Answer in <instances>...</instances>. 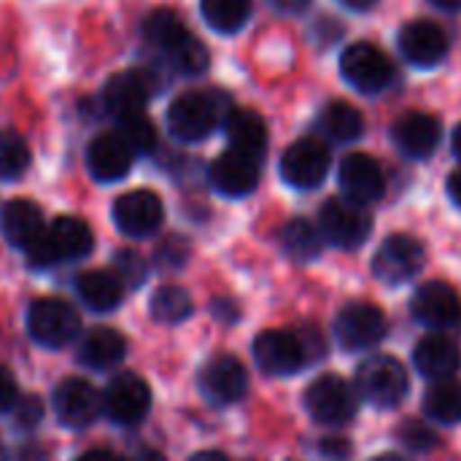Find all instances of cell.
Wrapping results in <instances>:
<instances>
[{
  "instance_id": "cell-47",
  "label": "cell",
  "mask_w": 461,
  "mask_h": 461,
  "mask_svg": "<svg viewBox=\"0 0 461 461\" xmlns=\"http://www.w3.org/2000/svg\"><path fill=\"white\" fill-rule=\"evenodd\" d=\"M343 5H348V8H354V11H367V8H373L378 0H340Z\"/></svg>"
},
{
  "instance_id": "cell-8",
  "label": "cell",
  "mask_w": 461,
  "mask_h": 461,
  "mask_svg": "<svg viewBox=\"0 0 461 461\" xmlns=\"http://www.w3.org/2000/svg\"><path fill=\"white\" fill-rule=\"evenodd\" d=\"M424 262H427V254L416 238L389 235L373 257V273L378 281L389 286H400V284L413 281L421 273Z\"/></svg>"
},
{
  "instance_id": "cell-14",
  "label": "cell",
  "mask_w": 461,
  "mask_h": 461,
  "mask_svg": "<svg viewBox=\"0 0 461 461\" xmlns=\"http://www.w3.org/2000/svg\"><path fill=\"white\" fill-rule=\"evenodd\" d=\"M54 413L59 424L70 429H84L103 413V394L84 378H68L54 389Z\"/></svg>"
},
{
  "instance_id": "cell-25",
  "label": "cell",
  "mask_w": 461,
  "mask_h": 461,
  "mask_svg": "<svg viewBox=\"0 0 461 461\" xmlns=\"http://www.w3.org/2000/svg\"><path fill=\"white\" fill-rule=\"evenodd\" d=\"M224 132L235 151L249 154L254 159H259L267 149V124L257 111L232 108L224 119Z\"/></svg>"
},
{
  "instance_id": "cell-2",
  "label": "cell",
  "mask_w": 461,
  "mask_h": 461,
  "mask_svg": "<svg viewBox=\"0 0 461 461\" xmlns=\"http://www.w3.org/2000/svg\"><path fill=\"white\" fill-rule=\"evenodd\" d=\"M230 108L224 105V95L219 92H184L167 108V127L184 143H197L208 138L221 119H227Z\"/></svg>"
},
{
  "instance_id": "cell-24",
  "label": "cell",
  "mask_w": 461,
  "mask_h": 461,
  "mask_svg": "<svg viewBox=\"0 0 461 461\" xmlns=\"http://www.w3.org/2000/svg\"><path fill=\"white\" fill-rule=\"evenodd\" d=\"M0 230L11 246L27 251L41 238L46 224L41 208L32 200H11L0 213Z\"/></svg>"
},
{
  "instance_id": "cell-38",
  "label": "cell",
  "mask_w": 461,
  "mask_h": 461,
  "mask_svg": "<svg viewBox=\"0 0 461 461\" xmlns=\"http://www.w3.org/2000/svg\"><path fill=\"white\" fill-rule=\"evenodd\" d=\"M116 276L124 286H138L146 278V262L135 251H124L116 257Z\"/></svg>"
},
{
  "instance_id": "cell-44",
  "label": "cell",
  "mask_w": 461,
  "mask_h": 461,
  "mask_svg": "<svg viewBox=\"0 0 461 461\" xmlns=\"http://www.w3.org/2000/svg\"><path fill=\"white\" fill-rule=\"evenodd\" d=\"M448 194H451L454 205H459L461 208V167L448 176Z\"/></svg>"
},
{
  "instance_id": "cell-39",
  "label": "cell",
  "mask_w": 461,
  "mask_h": 461,
  "mask_svg": "<svg viewBox=\"0 0 461 461\" xmlns=\"http://www.w3.org/2000/svg\"><path fill=\"white\" fill-rule=\"evenodd\" d=\"M43 421V405L38 397H22L14 405V424L19 429H35Z\"/></svg>"
},
{
  "instance_id": "cell-23",
  "label": "cell",
  "mask_w": 461,
  "mask_h": 461,
  "mask_svg": "<svg viewBox=\"0 0 461 461\" xmlns=\"http://www.w3.org/2000/svg\"><path fill=\"white\" fill-rule=\"evenodd\" d=\"M413 365L421 375H427L432 381H446L461 367L459 343L443 332L427 335L413 348Z\"/></svg>"
},
{
  "instance_id": "cell-34",
  "label": "cell",
  "mask_w": 461,
  "mask_h": 461,
  "mask_svg": "<svg viewBox=\"0 0 461 461\" xmlns=\"http://www.w3.org/2000/svg\"><path fill=\"white\" fill-rule=\"evenodd\" d=\"M30 167L27 140L14 130H0V178L14 181Z\"/></svg>"
},
{
  "instance_id": "cell-9",
  "label": "cell",
  "mask_w": 461,
  "mask_h": 461,
  "mask_svg": "<svg viewBox=\"0 0 461 461\" xmlns=\"http://www.w3.org/2000/svg\"><path fill=\"white\" fill-rule=\"evenodd\" d=\"M340 73L343 78L359 89V92H381L389 86L392 76H394V68H392V59L373 43L367 41H359L354 46H348L340 57Z\"/></svg>"
},
{
  "instance_id": "cell-16",
  "label": "cell",
  "mask_w": 461,
  "mask_h": 461,
  "mask_svg": "<svg viewBox=\"0 0 461 461\" xmlns=\"http://www.w3.org/2000/svg\"><path fill=\"white\" fill-rule=\"evenodd\" d=\"M200 389L213 405H232L249 392V373L240 359L230 354L213 357L200 373Z\"/></svg>"
},
{
  "instance_id": "cell-21",
  "label": "cell",
  "mask_w": 461,
  "mask_h": 461,
  "mask_svg": "<svg viewBox=\"0 0 461 461\" xmlns=\"http://www.w3.org/2000/svg\"><path fill=\"white\" fill-rule=\"evenodd\" d=\"M400 49L408 62L419 68H435L448 54V38L440 30V24L416 19L400 30Z\"/></svg>"
},
{
  "instance_id": "cell-22",
  "label": "cell",
  "mask_w": 461,
  "mask_h": 461,
  "mask_svg": "<svg viewBox=\"0 0 461 461\" xmlns=\"http://www.w3.org/2000/svg\"><path fill=\"white\" fill-rule=\"evenodd\" d=\"M149 76L138 73V70H124L108 78V84L103 86V105L105 111L122 122L127 116L143 113V105L149 100Z\"/></svg>"
},
{
  "instance_id": "cell-32",
  "label": "cell",
  "mask_w": 461,
  "mask_h": 461,
  "mask_svg": "<svg viewBox=\"0 0 461 461\" xmlns=\"http://www.w3.org/2000/svg\"><path fill=\"white\" fill-rule=\"evenodd\" d=\"M149 311L162 324H181L192 316L194 303L189 292L181 286H159L149 300Z\"/></svg>"
},
{
  "instance_id": "cell-40",
  "label": "cell",
  "mask_w": 461,
  "mask_h": 461,
  "mask_svg": "<svg viewBox=\"0 0 461 461\" xmlns=\"http://www.w3.org/2000/svg\"><path fill=\"white\" fill-rule=\"evenodd\" d=\"M16 402H19V386L11 375V370L0 365V413L11 411Z\"/></svg>"
},
{
  "instance_id": "cell-1",
  "label": "cell",
  "mask_w": 461,
  "mask_h": 461,
  "mask_svg": "<svg viewBox=\"0 0 461 461\" xmlns=\"http://www.w3.org/2000/svg\"><path fill=\"white\" fill-rule=\"evenodd\" d=\"M92 246H95V235L86 221H81L76 216H59L27 249V262L32 267L76 262V259L86 257L92 251Z\"/></svg>"
},
{
  "instance_id": "cell-45",
  "label": "cell",
  "mask_w": 461,
  "mask_h": 461,
  "mask_svg": "<svg viewBox=\"0 0 461 461\" xmlns=\"http://www.w3.org/2000/svg\"><path fill=\"white\" fill-rule=\"evenodd\" d=\"M132 461H167V459H165V454H159V451H154V448H143V451H138V454H135V459Z\"/></svg>"
},
{
  "instance_id": "cell-26",
  "label": "cell",
  "mask_w": 461,
  "mask_h": 461,
  "mask_svg": "<svg viewBox=\"0 0 461 461\" xmlns=\"http://www.w3.org/2000/svg\"><path fill=\"white\" fill-rule=\"evenodd\" d=\"M76 292L81 303L95 313H111L119 308L124 297V284L116 273L108 270H89L76 278Z\"/></svg>"
},
{
  "instance_id": "cell-50",
  "label": "cell",
  "mask_w": 461,
  "mask_h": 461,
  "mask_svg": "<svg viewBox=\"0 0 461 461\" xmlns=\"http://www.w3.org/2000/svg\"><path fill=\"white\" fill-rule=\"evenodd\" d=\"M373 461H408V459H402V456H397V454H384V456H378V459H373Z\"/></svg>"
},
{
  "instance_id": "cell-42",
  "label": "cell",
  "mask_w": 461,
  "mask_h": 461,
  "mask_svg": "<svg viewBox=\"0 0 461 461\" xmlns=\"http://www.w3.org/2000/svg\"><path fill=\"white\" fill-rule=\"evenodd\" d=\"M46 451L38 446V443H27L22 451H19V461H46Z\"/></svg>"
},
{
  "instance_id": "cell-13",
  "label": "cell",
  "mask_w": 461,
  "mask_h": 461,
  "mask_svg": "<svg viewBox=\"0 0 461 461\" xmlns=\"http://www.w3.org/2000/svg\"><path fill=\"white\" fill-rule=\"evenodd\" d=\"M165 205L151 189H132L113 203V221L127 238H149L159 230Z\"/></svg>"
},
{
  "instance_id": "cell-12",
  "label": "cell",
  "mask_w": 461,
  "mask_h": 461,
  "mask_svg": "<svg viewBox=\"0 0 461 461\" xmlns=\"http://www.w3.org/2000/svg\"><path fill=\"white\" fill-rule=\"evenodd\" d=\"M330 151L316 138H303L292 143L281 157V176L294 189H316L330 173Z\"/></svg>"
},
{
  "instance_id": "cell-33",
  "label": "cell",
  "mask_w": 461,
  "mask_h": 461,
  "mask_svg": "<svg viewBox=\"0 0 461 461\" xmlns=\"http://www.w3.org/2000/svg\"><path fill=\"white\" fill-rule=\"evenodd\" d=\"M167 62L184 73V76H200L208 68V49L203 46V41H197L192 32H186L184 38H178L167 51H165Z\"/></svg>"
},
{
  "instance_id": "cell-18",
  "label": "cell",
  "mask_w": 461,
  "mask_h": 461,
  "mask_svg": "<svg viewBox=\"0 0 461 461\" xmlns=\"http://www.w3.org/2000/svg\"><path fill=\"white\" fill-rule=\"evenodd\" d=\"M211 184L224 197H246L259 184V159L240 154L235 149L224 151L211 165Z\"/></svg>"
},
{
  "instance_id": "cell-17",
  "label": "cell",
  "mask_w": 461,
  "mask_h": 461,
  "mask_svg": "<svg viewBox=\"0 0 461 461\" xmlns=\"http://www.w3.org/2000/svg\"><path fill=\"white\" fill-rule=\"evenodd\" d=\"M338 178H340L346 197L359 205H370L381 200L386 192V176L370 154H348L340 162Z\"/></svg>"
},
{
  "instance_id": "cell-5",
  "label": "cell",
  "mask_w": 461,
  "mask_h": 461,
  "mask_svg": "<svg viewBox=\"0 0 461 461\" xmlns=\"http://www.w3.org/2000/svg\"><path fill=\"white\" fill-rule=\"evenodd\" d=\"M27 330L30 338L43 348H62L73 343L81 332V319L65 300L41 297L27 311Z\"/></svg>"
},
{
  "instance_id": "cell-27",
  "label": "cell",
  "mask_w": 461,
  "mask_h": 461,
  "mask_svg": "<svg viewBox=\"0 0 461 461\" xmlns=\"http://www.w3.org/2000/svg\"><path fill=\"white\" fill-rule=\"evenodd\" d=\"M127 354V340L111 327H95L84 335L78 346V362L92 370H108L119 365Z\"/></svg>"
},
{
  "instance_id": "cell-31",
  "label": "cell",
  "mask_w": 461,
  "mask_h": 461,
  "mask_svg": "<svg viewBox=\"0 0 461 461\" xmlns=\"http://www.w3.org/2000/svg\"><path fill=\"white\" fill-rule=\"evenodd\" d=\"M203 19L216 32H238L251 16V0H200Z\"/></svg>"
},
{
  "instance_id": "cell-10",
  "label": "cell",
  "mask_w": 461,
  "mask_h": 461,
  "mask_svg": "<svg viewBox=\"0 0 461 461\" xmlns=\"http://www.w3.org/2000/svg\"><path fill=\"white\" fill-rule=\"evenodd\" d=\"M103 411L113 424L122 427L140 424L151 411L149 384L135 373H119L103 394Z\"/></svg>"
},
{
  "instance_id": "cell-7",
  "label": "cell",
  "mask_w": 461,
  "mask_h": 461,
  "mask_svg": "<svg viewBox=\"0 0 461 461\" xmlns=\"http://www.w3.org/2000/svg\"><path fill=\"white\" fill-rule=\"evenodd\" d=\"M319 230H321L324 240L338 249H359L370 238L373 219L365 211V205H359L348 197L346 200L335 197V200L324 203V208L319 213Z\"/></svg>"
},
{
  "instance_id": "cell-37",
  "label": "cell",
  "mask_w": 461,
  "mask_h": 461,
  "mask_svg": "<svg viewBox=\"0 0 461 461\" xmlns=\"http://www.w3.org/2000/svg\"><path fill=\"white\" fill-rule=\"evenodd\" d=\"M400 435H402V443H405L408 448H413V451H432V448L438 446V435H435L427 424H421V421H408V424H402Z\"/></svg>"
},
{
  "instance_id": "cell-48",
  "label": "cell",
  "mask_w": 461,
  "mask_h": 461,
  "mask_svg": "<svg viewBox=\"0 0 461 461\" xmlns=\"http://www.w3.org/2000/svg\"><path fill=\"white\" fill-rule=\"evenodd\" d=\"M435 3L438 8H446V11H461V0H429Z\"/></svg>"
},
{
  "instance_id": "cell-28",
  "label": "cell",
  "mask_w": 461,
  "mask_h": 461,
  "mask_svg": "<svg viewBox=\"0 0 461 461\" xmlns=\"http://www.w3.org/2000/svg\"><path fill=\"white\" fill-rule=\"evenodd\" d=\"M319 130L335 143H351L365 132V116L348 103H330L319 116Z\"/></svg>"
},
{
  "instance_id": "cell-19",
  "label": "cell",
  "mask_w": 461,
  "mask_h": 461,
  "mask_svg": "<svg viewBox=\"0 0 461 461\" xmlns=\"http://www.w3.org/2000/svg\"><path fill=\"white\" fill-rule=\"evenodd\" d=\"M132 159H135V151L127 146V140L119 132L97 135L86 149V167L103 184L122 181L130 173Z\"/></svg>"
},
{
  "instance_id": "cell-4",
  "label": "cell",
  "mask_w": 461,
  "mask_h": 461,
  "mask_svg": "<svg viewBox=\"0 0 461 461\" xmlns=\"http://www.w3.org/2000/svg\"><path fill=\"white\" fill-rule=\"evenodd\" d=\"M311 343L289 330H265L254 340V362L265 375L284 378L300 373L313 357Z\"/></svg>"
},
{
  "instance_id": "cell-46",
  "label": "cell",
  "mask_w": 461,
  "mask_h": 461,
  "mask_svg": "<svg viewBox=\"0 0 461 461\" xmlns=\"http://www.w3.org/2000/svg\"><path fill=\"white\" fill-rule=\"evenodd\" d=\"M189 461H230L221 451H200V454H194Z\"/></svg>"
},
{
  "instance_id": "cell-43",
  "label": "cell",
  "mask_w": 461,
  "mask_h": 461,
  "mask_svg": "<svg viewBox=\"0 0 461 461\" xmlns=\"http://www.w3.org/2000/svg\"><path fill=\"white\" fill-rule=\"evenodd\" d=\"M78 461H124L119 454L113 451H103V448H95V451H86L84 456H78Z\"/></svg>"
},
{
  "instance_id": "cell-51",
  "label": "cell",
  "mask_w": 461,
  "mask_h": 461,
  "mask_svg": "<svg viewBox=\"0 0 461 461\" xmlns=\"http://www.w3.org/2000/svg\"><path fill=\"white\" fill-rule=\"evenodd\" d=\"M0 461H3V446H0Z\"/></svg>"
},
{
  "instance_id": "cell-41",
  "label": "cell",
  "mask_w": 461,
  "mask_h": 461,
  "mask_svg": "<svg viewBox=\"0 0 461 461\" xmlns=\"http://www.w3.org/2000/svg\"><path fill=\"white\" fill-rule=\"evenodd\" d=\"M270 3L284 14H303L313 0H270Z\"/></svg>"
},
{
  "instance_id": "cell-49",
  "label": "cell",
  "mask_w": 461,
  "mask_h": 461,
  "mask_svg": "<svg viewBox=\"0 0 461 461\" xmlns=\"http://www.w3.org/2000/svg\"><path fill=\"white\" fill-rule=\"evenodd\" d=\"M454 154L461 159V124L454 130Z\"/></svg>"
},
{
  "instance_id": "cell-36",
  "label": "cell",
  "mask_w": 461,
  "mask_h": 461,
  "mask_svg": "<svg viewBox=\"0 0 461 461\" xmlns=\"http://www.w3.org/2000/svg\"><path fill=\"white\" fill-rule=\"evenodd\" d=\"M116 132L127 140V146L135 154H149L157 146V130H154V124H151V119L146 113H135V116L122 119Z\"/></svg>"
},
{
  "instance_id": "cell-6",
  "label": "cell",
  "mask_w": 461,
  "mask_h": 461,
  "mask_svg": "<svg viewBox=\"0 0 461 461\" xmlns=\"http://www.w3.org/2000/svg\"><path fill=\"white\" fill-rule=\"evenodd\" d=\"M359 400L340 375H321L305 392V411L324 427H343L357 416Z\"/></svg>"
},
{
  "instance_id": "cell-15",
  "label": "cell",
  "mask_w": 461,
  "mask_h": 461,
  "mask_svg": "<svg viewBox=\"0 0 461 461\" xmlns=\"http://www.w3.org/2000/svg\"><path fill=\"white\" fill-rule=\"evenodd\" d=\"M411 311L416 321H421L429 330H451L461 321V300L459 294L443 284V281H429L421 284L411 300Z\"/></svg>"
},
{
  "instance_id": "cell-30",
  "label": "cell",
  "mask_w": 461,
  "mask_h": 461,
  "mask_svg": "<svg viewBox=\"0 0 461 461\" xmlns=\"http://www.w3.org/2000/svg\"><path fill=\"white\" fill-rule=\"evenodd\" d=\"M424 413L440 424L461 421V384L454 378L435 381L424 394Z\"/></svg>"
},
{
  "instance_id": "cell-3",
  "label": "cell",
  "mask_w": 461,
  "mask_h": 461,
  "mask_svg": "<svg viewBox=\"0 0 461 461\" xmlns=\"http://www.w3.org/2000/svg\"><path fill=\"white\" fill-rule=\"evenodd\" d=\"M411 381L405 367L392 357H370L357 370V394L375 408H397L408 397Z\"/></svg>"
},
{
  "instance_id": "cell-35",
  "label": "cell",
  "mask_w": 461,
  "mask_h": 461,
  "mask_svg": "<svg viewBox=\"0 0 461 461\" xmlns=\"http://www.w3.org/2000/svg\"><path fill=\"white\" fill-rule=\"evenodd\" d=\"M143 30H146L149 43L157 46L162 54H165L178 38H184V35L189 32V30L184 27V22L178 19V14H173V11H167V8H159V11L149 14Z\"/></svg>"
},
{
  "instance_id": "cell-29",
  "label": "cell",
  "mask_w": 461,
  "mask_h": 461,
  "mask_svg": "<svg viewBox=\"0 0 461 461\" xmlns=\"http://www.w3.org/2000/svg\"><path fill=\"white\" fill-rule=\"evenodd\" d=\"M281 249L294 262H311L324 249V235L319 227H313L308 219H292L281 230Z\"/></svg>"
},
{
  "instance_id": "cell-11",
  "label": "cell",
  "mask_w": 461,
  "mask_h": 461,
  "mask_svg": "<svg viewBox=\"0 0 461 461\" xmlns=\"http://www.w3.org/2000/svg\"><path fill=\"white\" fill-rule=\"evenodd\" d=\"M386 335V316L370 303H351L335 319V338L346 351H367Z\"/></svg>"
},
{
  "instance_id": "cell-20",
  "label": "cell",
  "mask_w": 461,
  "mask_h": 461,
  "mask_svg": "<svg viewBox=\"0 0 461 461\" xmlns=\"http://www.w3.org/2000/svg\"><path fill=\"white\" fill-rule=\"evenodd\" d=\"M392 138L397 143V149L413 159H427L435 154V149L440 146L443 138V127L435 116L421 113V111H411L405 116H400L392 127Z\"/></svg>"
}]
</instances>
